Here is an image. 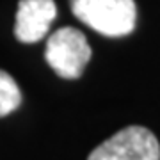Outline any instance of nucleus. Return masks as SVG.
<instances>
[{
  "label": "nucleus",
  "instance_id": "1",
  "mask_svg": "<svg viewBox=\"0 0 160 160\" xmlns=\"http://www.w3.org/2000/svg\"><path fill=\"white\" fill-rule=\"evenodd\" d=\"M69 7L82 23L107 38H123L135 29L133 0H69Z\"/></svg>",
  "mask_w": 160,
  "mask_h": 160
},
{
  "label": "nucleus",
  "instance_id": "2",
  "mask_svg": "<svg viewBox=\"0 0 160 160\" xmlns=\"http://www.w3.org/2000/svg\"><path fill=\"white\" fill-rule=\"evenodd\" d=\"M91 46L86 36L75 27H62L52 32L46 43V62L61 78H80L91 61Z\"/></svg>",
  "mask_w": 160,
  "mask_h": 160
},
{
  "label": "nucleus",
  "instance_id": "3",
  "mask_svg": "<svg viewBox=\"0 0 160 160\" xmlns=\"http://www.w3.org/2000/svg\"><path fill=\"white\" fill-rule=\"evenodd\" d=\"M87 160H160V144L144 126H126L94 148Z\"/></svg>",
  "mask_w": 160,
  "mask_h": 160
},
{
  "label": "nucleus",
  "instance_id": "4",
  "mask_svg": "<svg viewBox=\"0 0 160 160\" xmlns=\"http://www.w3.org/2000/svg\"><path fill=\"white\" fill-rule=\"evenodd\" d=\"M57 16L53 0H20L18 2L14 36L22 43H38L48 34Z\"/></svg>",
  "mask_w": 160,
  "mask_h": 160
},
{
  "label": "nucleus",
  "instance_id": "5",
  "mask_svg": "<svg viewBox=\"0 0 160 160\" xmlns=\"http://www.w3.org/2000/svg\"><path fill=\"white\" fill-rule=\"evenodd\" d=\"M22 91L16 80L0 69V118H6L22 105Z\"/></svg>",
  "mask_w": 160,
  "mask_h": 160
}]
</instances>
